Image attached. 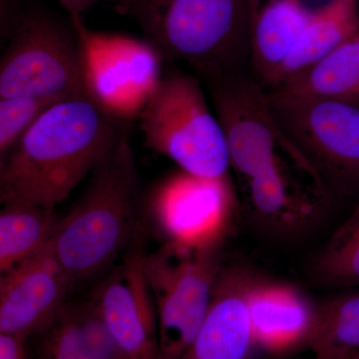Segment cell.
Masks as SVG:
<instances>
[{"mask_svg":"<svg viewBox=\"0 0 359 359\" xmlns=\"http://www.w3.org/2000/svg\"><path fill=\"white\" fill-rule=\"evenodd\" d=\"M86 93L49 108L0 160V202L55 208L129 134Z\"/></svg>","mask_w":359,"mask_h":359,"instance_id":"6da1fadb","label":"cell"},{"mask_svg":"<svg viewBox=\"0 0 359 359\" xmlns=\"http://www.w3.org/2000/svg\"><path fill=\"white\" fill-rule=\"evenodd\" d=\"M144 209L140 171L128 134L94 168L52 238V249L74 287L112 268L145 235Z\"/></svg>","mask_w":359,"mask_h":359,"instance_id":"7a4b0ae2","label":"cell"},{"mask_svg":"<svg viewBox=\"0 0 359 359\" xmlns=\"http://www.w3.org/2000/svg\"><path fill=\"white\" fill-rule=\"evenodd\" d=\"M250 0H137L128 15L165 62H184L201 81L250 63Z\"/></svg>","mask_w":359,"mask_h":359,"instance_id":"3957f363","label":"cell"},{"mask_svg":"<svg viewBox=\"0 0 359 359\" xmlns=\"http://www.w3.org/2000/svg\"><path fill=\"white\" fill-rule=\"evenodd\" d=\"M195 74L166 62L154 93L138 120L146 147L182 171L207 179L230 177L231 161L221 124Z\"/></svg>","mask_w":359,"mask_h":359,"instance_id":"277c9868","label":"cell"},{"mask_svg":"<svg viewBox=\"0 0 359 359\" xmlns=\"http://www.w3.org/2000/svg\"><path fill=\"white\" fill-rule=\"evenodd\" d=\"M2 46L0 98L85 94L81 36L73 16L33 0Z\"/></svg>","mask_w":359,"mask_h":359,"instance_id":"5b68a950","label":"cell"},{"mask_svg":"<svg viewBox=\"0 0 359 359\" xmlns=\"http://www.w3.org/2000/svg\"><path fill=\"white\" fill-rule=\"evenodd\" d=\"M271 110L287 140L330 192L359 194V107L334 99L268 90Z\"/></svg>","mask_w":359,"mask_h":359,"instance_id":"8992f818","label":"cell"},{"mask_svg":"<svg viewBox=\"0 0 359 359\" xmlns=\"http://www.w3.org/2000/svg\"><path fill=\"white\" fill-rule=\"evenodd\" d=\"M144 273L158 325V359H182L197 337L221 273V249L163 244L145 252Z\"/></svg>","mask_w":359,"mask_h":359,"instance_id":"52a82bcc","label":"cell"},{"mask_svg":"<svg viewBox=\"0 0 359 359\" xmlns=\"http://www.w3.org/2000/svg\"><path fill=\"white\" fill-rule=\"evenodd\" d=\"M73 18L81 36L85 93L118 119H138L159 84L164 59L146 39L97 32L83 16Z\"/></svg>","mask_w":359,"mask_h":359,"instance_id":"ba28073f","label":"cell"},{"mask_svg":"<svg viewBox=\"0 0 359 359\" xmlns=\"http://www.w3.org/2000/svg\"><path fill=\"white\" fill-rule=\"evenodd\" d=\"M164 244L190 250L222 249L237 214L231 177L207 179L176 172L144 197Z\"/></svg>","mask_w":359,"mask_h":359,"instance_id":"9c48e42d","label":"cell"},{"mask_svg":"<svg viewBox=\"0 0 359 359\" xmlns=\"http://www.w3.org/2000/svg\"><path fill=\"white\" fill-rule=\"evenodd\" d=\"M202 82L223 129L231 169L240 185L278 156L299 153L278 126L268 89L256 77L243 71Z\"/></svg>","mask_w":359,"mask_h":359,"instance_id":"30bf717a","label":"cell"},{"mask_svg":"<svg viewBox=\"0 0 359 359\" xmlns=\"http://www.w3.org/2000/svg\"><path fill=\"white\" fill-rule=\"evenodd\" d=\"M144 238L127 250L90 299L123 359H158L157 316L144 273Z\"/></svg>","mask_w":359,"mask_h":359,"instance_id":"8fae6325","label":"cell"},{"mask_svg":"<svg viewBox=\"0 0 359 359\" xmlns=\"http://www.w3.org/2000/svg\"><path fill=\"white\" fill-rule=\"evenodd\" d=\"M241 188L257 221L285 231L313 223L332 194L299 152L278 156Z\"/></svg>","mask_w":359,"mask_h":359,"instance_id":"7c38bea8","label":"cell"},{"mask_svg":"<svg viewBox=\"0 0 359 359\" xmlns=\"http://www.w3.org/2000/svg\"><path fill=\"white\" fill-rule=\"evenodd\" d=\"M72 280L51 242L34 256L1 273L0 332L32 337L48 327L67 306Z\"/></svg>","mask_w":359,"mask_h":359,"instance_id":"4fadbf2b","label":"cell"},{"mask_svg":"<svg viewBox=\"0 0 359 359\" xmlns=\"http://www.w3.org/2000/svg\"><path fill=\"white\" fill-rule=\"evenodd\" d=\"M250 278L222 269L204 323L182 359H252L257 346L247 301Z\"/></svg>","mask_w":359,"mask_h":359,"instance_id":"5bb4252c","label":"cell"},{"mask_svg":"<svg viewBox=\"0 0 359 359\" xmlns=\"http://www.w3.org/2000/svg\"><path fill=\"white\" fill-rule=\"evenodd\" d=\"M247 301L259 348L280 354L308 344L318 306L301 290L287 283L252 278Z\"/></svg>","mask_w":359,"mask_h":359,"instance_id":"9a60e30c","label":"cell"},{"mask_svg":"<svg viewBox=\"0 0 359 359\" xmlns=\"http://www.w3.org/2000/svg\"><path fill=\"white\" fill-rule=\"evenodd\" d=\"M249 11L250 65L269 89L311 11L304 0H250Z\"/></svg>","mask_w":359,"mask_h":359,"instance_id":"2e32d148","label":"cell"},{"mask_svg":"<svg viewBox=\"0 0 359 359\" xmlns=\"http://www.w3.org/2000/svg\"><path fill=\"white\" fill-rule=\"evenodd\" d=\"M358 33V0H330L311 11L269 89L278 88L290 78L318 65Z\"/></svg>","mask_w":359,"mask_h":359,"instance_id":"e0dca14e","label":"cell"},{"mask_svg":"<svg viewBox=\"0 0 359 359\" xmlns=\"http://www.w3.org/2000/svg\"><path fill=\"white\" fill-rule=\"evenodd\" d=\"M33 339L36 359H123L90 301L68 304Z\"/></svg>","mask_w":359,"mask_h":359,"instance_id":"ac0fdd59","label":"cell"},{"mask_svg":"<svg viewBox=\"0 0 359 359\" xmlns=\"http://www.w3.org/2000/svg\"><path fill=\"white\" fill-rule=\"evenodd\" d=\"M59 217L55 208L9 203L0 212V271L1 273L34 256L51 242Z\"/></svg>","mask_w":359,"mask_h":359,"instance_id":"d6986e66","label":"cell"},{"mask_svg":"<svg viewBox=\"0 0 359 359\" xmlns=\"http://www.w3.org/2000/svg\"><path fill=\"white\" fill-rule=\"evenodd\" d=\"M275 89L334 99L359 107V33L318 65Z\"/></svg>","mask_w":359,"mask_h":359,"instance_id":"ffe728a7","label":"cell"},{"mask_svg":"<svg viewBox=\"0 0 359 359\" xmlns=\"http://www.w3.org/2000/svg\"><path fill=\"white\" fill-rule=\"evenodd\" d=\"M308 344L316 359H358L359 294L318 306Z\"/></svg>","mask_w":359,"mask_h":359,"instance_id":"44dd1931","label":"cell"},{"mask_svg":"<svg viewBox=\"0 0 359 359\" xmlns=\"http://www.w3.org/2000/svg\"><path fill=\"white\" fill-rule=\"evenodd\" d=\"M313 271L316 280L334 287L359 285V205L318 257Z\"/></svg>","mask_w":359,"mask_h":359,"instance_id":"7402d4cb","label":"cell"},{"mask_svg":"<svg viewBox=\"0 0 359 359\" xmlns=\"http://www.w3.org/2000/svg\"><path fill=\"white\" fill-rule=\"evenodd\" d=\"M63 100L30 95L0 98V160L6 158L42 114Z\"/></svg>","mask_w":359,"mask_h":359,"instance_id":"603a6c76","label":"cell"},{"mask_svg":"<svg viewBox=\"0 0 359 359\" xmlns=\"http://www.w3.org/2000/svg\"><path fill=\"white\" fill-rule=\"evenodd\" d=\"M33 0H0V41H6Z\"/></svg>","mask_w":359,"mask_h":359,"instance_id":"cb8c5ba5","label":"cell"},{"mask_svg":"<svg viewBox=\"0 0 359 359\" xmlns=\"http://www.w3.org/2000/svg\"><path fill=\"white\" fill-rule=\"evenodd\" d=\"M58 2L71 16H83L86 11L98 4H112L118 13L128 15L137 0H58Z\"/></svg>","mask_w":359,"mask_h":359,"instance_id":"d4e9b609","label":"cell"},{"mask_svg":"<svg viewBox=\"0 0 359 359\" xmlns=\"http://www.w3.org/2000/svg\"><path fill=\"white\" fill-rule=\"evenodd\" d=\"M25 335L0 332V359H28V341Z\"/></svg>","mask_w":359,"mask_h":359,"instance_id":"484cf974","label":"cell"},{"mask_svg":"<svg viewBox=\"0 0 359 359\" xmlns=\"http://www.w3.org/2000/svg\"><path fill=\"white\" fill-rule=\"evenodd\" d=\"M358 4H359V0H358Z\"/></svg>","mask_w":359,"mask_h":359,"instance_id":"4316f807","label":"cell"},{"mask_svg":"<svg viewBox=\"0 0 359 359\" xmlns=\"http://www.w3.org/2000/svg\"><path fill=\"white\" fill-rule=\"evenodd\" d=\"M358 359H359V358H358Z\"/></svg>","mask_w":359,"mask_h":359,"instance_id":"83f0119b","label":"cell"}]
</instances>
